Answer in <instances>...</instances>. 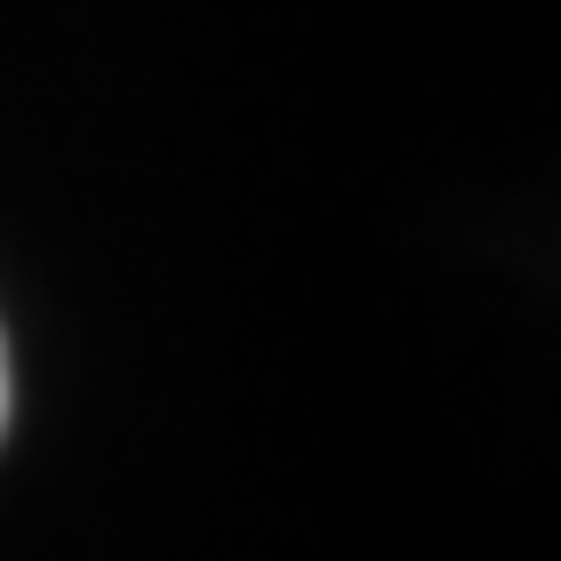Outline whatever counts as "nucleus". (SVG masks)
I'll use <instances>...</instances> for the list:
<instances>
[{
  "label": "nucleus",
  "instance_id": "nucleus-1",
  "mask_svg": "<svg viewBox=\"0 0 561 561\" xmlns=\"http://www.w3.org/2000/svg\"><path fill=\"white\" fill-rule=\"evenodd\" d=\"M0 423H8V351H0Z\"/></svg>",
  "mask_w": 561,
  "mask_h": 561
}]
</instances>
